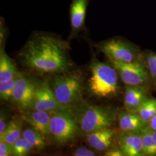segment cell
<instances>
[{"instance_id": "d4e9b609", "label": "cell", "mask_w": 156, "mask_h": 156, "mask_svg": "<svg viewBox=\"0 0 156 156\" xmlns=\"http://www.w3.org/2000/svg\"><path fill=\"white\" fill-rule=\"evenodd\" d=\"M73 155L75 156H94L96 154L93 151L90 150L88 148L80 147L73 153Z\"/></svg>"}, {"instance_id": "9a60e30c", "label": "cell", "mask_w": 156, "mask_h": 156, "mask_svg": "<svg viewBox=\"0 0 156 156\" xmlns=\"http://www.w3.org/2000/svg\"><path fill=\"white\" fill-rule=\"evenodd\" d=\"M114 131L109 127L102 128L87 134L89 145L96 151H106L112 145Z\"/></svg>"}, {"instance_id": "30bf717a", "label": "cell", "mask_w": 156, "mask_h": 156, "mask_svg": "<svg viewBox=\"0 0 156 156\" xmlns=\"http://www.w3.org/2000/svg\"><path fill=\"white\" fill-rule=\"evenodd\" d=\"M89 0H73L69 8L71 33L69 38H76L86 30V18Z\"/></svg>"}, {"instance_id": "44dd1931", "label": "cell", "mask_w": 156, "mask_h": 156, "mask_svg": "<svg viewBox=\"0 0 156 156\" xmlns=\"http://www.w3.org/2000/svg\"><path fill=\"white\" fill-rule=\"evenodd\" d=\"M33 145L28 140L22 136L13 145L12 156H24L30 154L33 151Z\"/></svg>"}, {"instance_id": "52a82bcc", "label": "cell", "mask_w": 156, "mask_h": 156, "mask_svg": "<svg viewBox=\"0 0 156 156\" xmlns=\"http://www.w3.org/2000/svg\"><path fill=\"white\" fill-rule=\"evenodd\" d=\"M112 63L126 85L145 87L150 82L151 75L142 59L128 64Z\"/></svg>"}, {"instance_id": "4fadbf2b", "label": "cell", "mask_w": 156, "mask_h": 156, "mask_svg": "<svg viewBox=\"0 0 156 156\" xmlns=\"http://www.w3.org/2000/svg\"><path fill=\"white\" fill-rule=\"evenodd\" d=\"M50 112L33 110L26 112L22 115L24 122L35 128L42 134L46 139L51 137L50 131Z\"/></svg>"}, {"instance_id": "7402d4cb", "label": "cell", "mask_w": 156, "mask_h": 156, "mask_svg": "<svg viewBox=\"0 0 156 156\" xmlns=\"http://www.w3.org/2000/svg\"><path fill=\"white\" fill-rule=\"evenodd\" d=\"M17 76L8 81L0 82V97L1 100L8 101L11 99Z\"/></svg>"}, {"instance_id": "7c38bea8", "label": "cell", "mask_w": 156, "mask_h": 156, "mask_svg": "<svg viewBox=\"0 0 156 156\" xmlns=\"http://www.w3.org/2000/svg\"><path fill=\"white\" fill-rule=\"evenodd\" d=\"M118 122L119 127L122 132L132 134L140 135L148 126V123L145 122L138 114L127 110L119 112Z\"/></svg>"}, {"instance_id": "cb8c5ba5", "label": "cell", "mask_w": 156, "mask_h": 156, "mask_svg": "<svg viewBox=\"0 0 156 156\" xmlns=\"http://www.w3.org/2000/svg\"><path fill=\"white\" fill-rule=\"evenodd\" d=\"M13 145L0 140V156H12Z\"/></svg>"}, {"instance_id": "3957f363", "label": "cell", "mask_w": 156, "mask_h": 156, "mask_svg": "<svg viewBox=\"0 0 156 156\" xmlns=\"http://www.w3.org/2000/svg\"><path fill=\"white\" fill-rule=\"evenodd\" d=\"M90 69L87 87L91 94L98 98H111L117 94L119 88L115 68L95 60L91 62Z\"/></svg>"}, {"instance_id": "ffe728a7", "label": "cell", "mask_w": 156, "mask_h": 156, "mask_svg": "<svg viewBox=\"0 0 156 156\" xmlns=\"http://www.w3.org/2000/svg\"><path fill=\"white\" fill-rule=\"evenodd\" d=\"M145 156H156V146L151 136V130L148 126L140 134Z\"/></svg>"}, {"instance_id": "2e32d148", "label": "cell", "mask_w": 156, "mask_h": 156, "mask_svg": "<svg viewBox=\"0 0 156 156\" xmlns=\"http://www.w3.org/2000/svg\"><path fill=\"white\" fill-rule=\"evenodd\" d=\"M19 74L13 60L6 54L4 44L0 48V82H5L16 77Z\"/></svg>"}, {"instance_id": "5bb4252c", "label": "cell", "mask_w": 156, "mask_h": 156, "mask_svg": "<svg viewBox=\"0 0 156 156\" xmlns=\"http://www.w3.org/2000/svg\"><path fill=\"white\" fill-rule=\"evenodd\" d=\"M148 98H149V95L145 86L126 85L124 96L126 110L135 112Z\"/></svg>"}, {"instance_id": "484cf974", "label": "cell", "mask_w": 156, "mask_h": 156, "mask_svg": "<svg viewBox=\"0 0 156 156\" xmlns=\"http://www.w3.org/2000/svg\"><path fill=\"white\" fill-rule=\"evenodd\" d=\"M8 123L7 115L4 112L1 111L0 115V135L5 131Z\"/></svg>"}, {"instance_id": "277c9868", "label": "cell", "mask_w": 156, "mask_h": 156, "mask_svg": "<svg viewBox=\"0 0 156 156\" xmlns=\"http://www.w3.org/2000/svg\"><path fill=\"white\" fill-rule=\"evenodd\" d=\"M50 86L57 100L68 109L82 100L83 83L81 76L78 73L56 76L53 79Z\"/></svg>"}, {"instance_id": "5b68a950", "label": "cell", "mask_w": 156, "mask_h": 156, "mask_svg": "<svg viewBox=\"0 0 156 156\" xmlns=\"http://www.w3.org/2000/svg\"><path fill=\"white\" fill-rule=\"evenodd\" d=\"M97 47L111 62L128 64L142 59L138 48L122 38L108 39L98 44Z\"/></svg>"}, {"instance_id": "6da1fadb", "label": "cell", "mask_w": 156, "mask_h": 156, "mask_svg": "<svg viewBox=\"0 0 156 156\" xmlns=\"http://www.w3.org/2000/svg\"><path fill=\"white\" fill-rule=\"evenodd\" d=\"M68 41L53 34L35 32L19 53L24 67L36 73H62L68 69L71 62Z\"/></svg>"}, {"instance_id": "ac0fdd59", "label": "cell", "mask_w": 156, "mask_h": 156, "mask_svg": "<svg viewBox=\"0 0 156 156\" xmlns=\"http://www.w3.org/2000/svg\"><path fill=\"white\" fill-rule=\"evenodd\" d=\"M22 136L28 140L34 147L37 150H44L47 145L44 136L33 127L24 129Z\"/></svg>"}, {"instance_id": "f1b7e54d", "label": "cell", "mask_w": 156, "mask_h": 156, "mask_svg": "<svg viewBox=\"0 0 156 156\" xmlns=\"http://www.w3.org/2000/svg\"><path fill=\"white\" fill-rule=\"evenodd\" d=\"M151 136H152L153 140H154V144H155L156 146V131L151 130Z\"/></svg>"}, {"instance_id": "603a6c76", "label": "cell", "mask_w": 156, "mask_h": 156, "mask_svg": "<svg viewBox=\"0 0 156 156\" xmlns=\"http://www.w3.org/2000/svg\"><path fill=\"white\" fill-rule=\"evenodd\" d=\"M144 57L145 58V65L154 83L156 86V54L147 51L144 54Z\"/></svg>"}, {"instance_id": "4316f807", "label": "cell", "mask_w": 156, "mask_h": 156, "mask_svg": "<svg viewBox=\"0 0 156 156\" xmlns=\"http://www.w3.org/2000/svg\"><path fill=\"white\" fill-rule=\"evenodd\" d=\"M105 156H123V152L119 147H114L111 149H108L105 152Z\"/></svg>"}, {"instance_id": "e0dca14e", "label": "cell", "mask_w": 156, "mask_h": 156, "mask_svg": "<svg viewBox=\"0 0 156 156\" xmlns=\"http://www.w3.org/2000/svg\"><path fill=\"white\" fill-rule=\"evenodd\" d=\"M23 122L24 121L22 116L13 118L8 123L4 133L0 135V140L13 145L16 140L22 136Z\"/></svg>"}, {"instance_id": "ba28073f", "label": "cell", "mask_w": 156, "mask_h": 156, "mask_svg": "<svg viewBox=\"0 0 156 156\" xmlns=\"http://www.w3.org/2000/svg\"><path fill=\"white\" fill-rule=\"evenodd\" d=\"M32 109L48 112L67 110L57 100L51 86L46 82L37 84L34 95Z\"/></svg>"}, {"instance_id": "9c48e42d", "label": "cell", "mask_w": 156, "mask_h": 156, "mask_svg": "<svg viewBox=\"0 0 156 156\" xmlns=\"http://www.w3.org/2000/svg\"><path fill=\"white\" fill-rule=\"evenodd\" d=\"M36 84L21 73L17 76L11 100L19 109L27 111L33 107Z\"/></svg>"}, {"instance_id": "8fae6325", "label": "cell", "mask_w": 156, "mask_h": 156, "mask_svg": "<svg viewBox=\"0 0 156 156\" xmlns=\"http://www.w3.org/2000/svg\"><path fill=\"white\" fill-rule=\"evenodd\" d=\"M117 141L120 150L125 156H145L141 135L122 132Z\"/></svg>"}, {"instance_id": "7a4b0ae2", "label": "cell", "mask_w": 156, "mask_h": 156, "mask_svg": "<svg viewBox=\"0 0 156 156\" xmlns=\"http://www.w3.org/2000/svg\"><path fill=\"white\" fill-rule=\"evenodd\" d=\"M71 113L79 128L86 134L111 127L116 117V112L113 109L106 106L93 105L78 106Z\"/></svg>"}, {"instance_id": "83f0119b", "label": "cell", "mask_w": 156, "mask_h": 156, "mask_svg": "<svg viewBox=\"0 0 156 156\" xmlns=\"http://www.w3.org/2000/svg\"><path fill=\"white\" fill-rule=\"evenodd\" d=\"M148 127L153 131H156V115L152 117L148 122Z\"/></svg>"}, {"instance_id": "8992f818", "label": "cell", "mask_w": 156, "mask_h": 156, "mask_svg": "<svg viewBox=\"0 0 156 156\" xmlns=\"http://www.w3.org/2000/svg\"><path fill=\"white\" fill-rule=\"evenodd\" d=\"M79 129L75 118L68 109L51 112L50 134L57 144L65 145L73 142Z\"/></svg>"}, {"instance_id": "d6986e66", "label": "cell", "mask_w": 156, "mask_h": 156, "mask_svg": "<svg viewBox=\"0 0 156 156\" xmlns=\"http://www.w3.org/2000/svg\"><path fill=\"white\" fill-rule=\"evenodd\" d=\"M145 122L149 121L156 115V99L148 98L135 112Z\"/></svg>"}]
</instances>
